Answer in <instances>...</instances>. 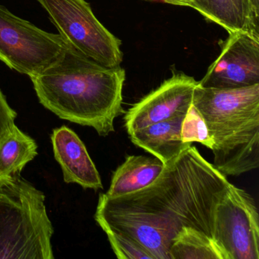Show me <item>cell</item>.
I'll return each instance as SVG.
<instances>
[{
  "label": "cell",
  "mask_w": 259,
  "mask_h": 259,
  "mask_svg": "<svg viewBox=\"0 0 259 259\" xmlns=\"http://www.w3.org/2000/svg\"><path fill=\"white\" fill-rule=\"evenodd\" d=\"M231 185L191 145L145 189L113 198L100 194L95 219L103 230L137 241L153 258L169 259L172 239L183 227L219 244L218 207Z\"/></svg>",
  "instance_id": "obj_1"
},
{
  "label": "cell",
  "mask_w": 259,
  "mask_h": 259,
  "mask_svg": "<svg viewBox=\"0 0 259 259\" xmlns=\"http://www.w3.org/2000/svg\"><path fill=\"white\" fill-rule=\"evenodd\" d=\"M30 78L45 108L60 119L92 127L99 136L114 133L115 119L125 113V70L103 66L69 44L56 63Z\"/></svg>",
  "instance_id": "obj_2"
},
{
  "label": "cell",
  "mask_w": 259,
  "mask_h": 259,
  "mask_svg": "<svg viewBox=\"0 0 259 259\" xmlns=\"http://www.w3.org/2000/svg\"><path fill=\"white\" fill-rule=\"evenodd\" d=\"M192 104L213 142V165L237 177L259 166V84L238 89L197 84Z\"/></svg>",
  "instance_id": "obj_3"
},
{
  "label": "cell",
  "mask_w": 259,
  "mask_h": 259,
  "mask_svg": "<svg viewBox=\"0 0 259 259\" xmlns=\"http://www.w3.org/2000/svg\"><path fill=\"white\" fill-rule=\"evenodd\" d=\"M45 194L20 174L0 177V259H54Z\"/></svg>",
  "instance_id": "obj_4"
},
{
  "label": "cell",
  "mask_w": 259,
  "mask_h": 259,
  "mask_svg": "<svg viewBox=\"0 0 259 259\" xmlns=\"http://www.w3.org/2000/svg\"><path fill=\"white\" fill-rule=\"evenodd\" d=\"M37 1L66 43L103 66H120V40L98 21L85 0Z\"/></svg>",
  "instance_id": "obj_5"
},
{
  "label": "cell",
  "mask_w": 259,
  "mask_h": 259,
  "mask_svg": "<svg viewBox=\"0 0 259 259\" xmlns=\"http://www.w3.org/2000/svg\"><path fill=\"white\" fill-rule=\"evenodd\" d=\"M67 48L60 34L43 31L0 6V60L10 69L31 78L56 63Z\"/></svg>",
  "instance_id": "obj_6"
},
{
  "label": "cell",
  "mask_w": 259,
  "mask_h": 259,
  "mask_svg": "<svg viewBox=\"0 0 259 259\" xmlns=\"http://www.w3.org/2000/svg\"><path fill=\"white\" fill-rule=\"evenodd\" d=\"M218 242L230 259H259V215L255 201L232 184L218 210Z\"/></svg>",
  "instance_id": "obj_7"
},
{
  "label": "cell",
  "mask_w": 259,
  "mask_h": 259,
  "mask_svg": "<svg viewBox=\"0 0 259 259\" xmlns=\"http://www.w3.org/2000/svg\"><path fill=\"white\" fill-rule=\"evenodd\" d=\"M229 34L199 85L238 89L259 84V34L248 31Z\"/></svg>",
  "instance_id": "obj_8"
},
{
  "label": "cell",
  "mask_w": 259,
  "mask_h": 259,
  "mask_svg": "<svg viewBox=\"0 0 259 259\" xmlns=\"http://www.w3.org/2000/svg\"><path fill=\"white\" fill-rule=\"evenodd\" d=\"M198 83L189 75L174 74L125 112L124 122L128 134L151 124L185 116L192 105Z\"/></svg>",
  "instance_id": "obj_9"
},
{
  "label": "cell",
  "mask_w": 259,
  "mask_h": 259,
  "mask_svg": "<svg viewBox=\"0 0 259 259\" xmlns=\"http://www.w3.org/2000/svg\"><path fill=\"white\" fill-rule=\"evenodd\" d=\"M54 157L60 163L66 183H77L84 189H103L99 172L78 135L63 125L51 135Z\"/></svg>",
  "instance_id": "obj_10"
},
{
  "label": "cell",
  "mask_w": 259,
  "mask_h": 259,
  "mask_svg": "<svg viewBox=\"0 0 259 259\" xmlns=\"http://www.w3.org/2000/svg\"><path fill=\"white\" fill-rule=\"evenodd\" d=\"M184 116L151 124L136 130L128 135L130 140L166 165L192 145L182 141L181 127Z\"/></svg>",
  "instance_id": "obj_11"
},
{
  "label": "cell",
  "mask_w": 259,
  "mask_h": 259,
  "mask_svg": "<svg viewBox=\"0 0 259 259\" xmlns=\"http://www.w3.org/2000/svg\"><path fill=\"white\" fill-rule=\"evenodd\" d=\"M164 167V163L155 157L128 156L113 172L105 195L117 198L145 189L160 177Z\"/></svg>",
  "instance_id": "obj_12"
},
{
  "label": "cell",
  "mask_w": 259,
  "mask_h": 259,
  "mask_svg": "<svg viewBox=\"0 0 259 259\" xmlns=\"http://www.w3.org/2000/svg\"><path fill=\"white\" fill-rule=\"evenodd\" d=\"M189 7L225 28L229 34L251 28L248 0H191Z\"/></svg>",
  "instance_id": "obj_13"
},
{
  "label": "cell",
  "mask_w": 259,
  "mask_h": 259,
  "mask_svg": "<svg viewBox=\"0 0 259 259\" xmlns=\"http://www.w3.org/2000/svg\"><path fill=\"white\" fill-rule=\"evenodd\" d=\"M169 259H230L213 238L201 230L183 227L172 239Z\"/></svg>",
  "instance_id": "obj_14"
},
{
  "label": "cell",
  "mask_w": 259,
  "mask_h": 259,
  "mask_svg": "<svg viewBox=\"0 0 259 259\" xmlns=\"http://www.w3.org/2000/svg\"><path fill=\"white\" fill-rule=\"evenodd\" d=\"M37 155L35 141L13 125L0 141V177L21 174Z\"/></svg>",
  "instance_id": "obj_15"
},
{
  "label": "cell",
  "mask_w": 259,
  "mask_h": 259,
  "mask_svg": "<svg viewBox=\"0 0 259 259\" xmlns=\"http://www.w3.org/2000/svg\"><path fill=\"white\" fill-rule=\"evenodd\" d=\"M181 139L183 142L187 145L198 142L209 149L213 148V142L209 135L205 121L193 104L183 118Z\"/></svg>",
  "instance_id": "obj_16"
},
{
  "label": "cell",
  "mask_w": 259,
  "mask_h": 259,
  "mask_svg": "<svg viewBox=\"0 0 259 259\" xmlns=\"http://www.w3.org/2000/svg\"><path fill=\"white\" fill-rule=\"evenodd\" d=\"M112 249L119 259H154L153 256L130 236L109 229H104Z\"/></svg>",
  "instance_id": "obj_17"
},
{
  "label": "cell",
  "mask_w": 259,
  "mask_h": 259,
  "mask_svg": "<svg viewBox=\"0 0 259 259\" xmlns=\"http://www.w3.org/2000/svg\"><path fill=\"white\" fill-rule=\"evenodd\" d=\"M17 113L9 105L7 98L0 90V141L13 128Z\"/></svg>",
  "instance_id": "obj_18"
},
{
  "label": "cell",
  "mask_w": 259,
  "mask_h": 259,
  "mask_svg": "<svg viewBox=\"0 0 259 259\" xmlns=\"http://www.w3.org/2000/svg\"><path fill=\"white\" fill-rule=\"evenodd\" d=\"M249 5L251 28L259 34V0H248Z\"/></svg>",
  "instance_id": "obj_19"
},
{
  "label": "cell",
  "mask_w": 259,
  "mask_h": 259,
  "mask_svg": "<svg viewBox=\"0 0 259 259\" xmlns=\"http://www.w3.org/2000/svg\"><path fill=\"white\" fill-rule=\"evenodd\" d=\"M160 2L172 4V5L182 6V7H189L191 0H160Z\"/></svg>",
  "instance_id": "obj_20"
},
{
  "label": "cell",
  "mask_w": 259,
  "mask_h": 259,
  "mask_svg": "<svg viewBox=\"0 0 259 259\" xmlns=\"http://www.w3.org/2000/svg\"><path fill=\"white\" fill-rule=\"evenodd\" d=\"M154 1H160V0H154Z\"/></svg>",
  "instance_id": "obj_21"
}]
</instances>
